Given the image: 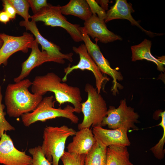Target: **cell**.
<instances>
[{
    "instance_id": "6da1fadb",
    "label": "cell",
    "mask_w": 165,
    "mask_h": 165,
    "mask_svg": "<svg viewBox=\"0 0 165 165\" xmlns=\"http://www.w3.org/2000/svg\"><path fill=\"white\" fill-rule=\"evenodd\" d=\"M57 75L53 72L36 76L32 82L31 90L33 94L42 96L48 92L54 93L59 105L70 103L73 105L75 112H81L82 98L80 89L70 86L64 82Z\"/></svg>"
},
{
    "instance_id": "7a4b0ae2",
    "label": "cell",
    "mask_w": 165,
    "mask_h": 165,
    "mask_svg": "<svg viewBox=\"0 0 165 165\" xmlns=\"http://www.w3.org/2000/svg\"><path fill=\"white\" fill-rule=\"evenodd\" d=\"M32 82L24 79L7 85L5 102L7 112L10 117L16 118L33 111L42 99L43 96L32 94L28 90Z\"/></svg>"
},
{
    "instance_id": "3957f363",
    "label": "cell",
    "mask_w": 165,
    "mask_h": 165,
    "mask_svg": "<svg viewBox=\"0 0 165 165\" xmlns=\"http://www.w3.org/2000/svg\"><path fill=\"white\" fill-rule=\"evenodd\" d=\"M76 131L66 125L60 127L46 126L43 133L42 151L52 165H59V160L65 151L66 140L74 136Z\"/></svg>"
},
{
    "instance_id": "277c9868",
    "label": "cell",
    "mask_w": 165,
    "mask_h": 165,
    "mask_svg": "<svg viewBox=\"0 0 165 165\" xmlns=\"http://www.w3.org/2000/svg\"><path fill=\"white\" fill-rule=\"evenodd\" d=\"M54 99L53 95L45 97L33 111L21 115L23 124L26 127H29L37 121L44 122L58 117L65 118L74 123H77L79 119L74 113V108L68 105L64 108H55V101Z\"/></svg>"
},
{
    "instance_id": "5b68a950",
    "label": "cell",
    "mask_w": 165,
    "mask_h": 165,
    "mask_svg": "<svg viewBox=\"0 0 165 165\" xmlns=\"http://www.w3.org/2000/svg\"><path fill=\"white\" fill-rule=\"evenodd\" d=\"M84 90L87 94V98L85 101L81 103L83 119L78 125L79 130L91 126H101L108 110L105 100L92 85L86 84Z\"/></svg>"
},
{
    "instance_id": "8992f818",
    "label": "cell",
    "mask_w": 165,
    "mask_h": 165,
    "mask_svg": "<svg viewBox=\"0 0 165 165\" xmlns=\"http://www.w3.org/2000/svg\"><path fill=\"white\" fill-rule=\"evenodd\" d=\"M60 7L48 4L38 13L31 16V18L35 22L42 21L46 26L61 27L67 31L74 41H82L81 27L69 22L61 13Z\"/></svg>"
},
{
    "instance_id": "52a82bcc",
    "label": "cell",
    "mask_w": 165,
    "mask_h": 165,
    "mask_svg": "<svg viewBox=\"0 0 165 165\" xmlns=\"http://www.w3.org/2000/svg\"><path fill=\"white\" fill-rule=\"evenodd\" d=\"M138 114L134 108L127 105L126 99L121 100L119 107L116 108L110 106L108 110L106 116L102 121L101 126H108L110 129H115L121 127L137 129L135 123L139 122Z\"/></svg>"
},
{
    "instance_id": "ba28073f",
    "label": "cell",
    "mask_w": 165,
    "mask_h": 165,
    "mask_svg": "<svg viewBox=\"0 0 165 165\" xmlns=\"http://www.w3.org/2000/svg\"><path fill=\"white\" fill-rule=\"evenodd\" d=\"M81 30L83 41L85 43L89 54L101 72L103 74L108 75L112 79V86L111 90L113 94L116 95V94L119 93L118 89H122L123 88V86L118 82V81L123 80L122 75L120 72L111 68L109 62L101 52L97 42L95 43L92 42L83 27H81Z\"/></svg>"
},
{
    "instance_id": "9c48e42d",
    "label": "cell",
    "mask_w": 165,
    "mask_h": 165,
    "mask_svg": "<svg viewBox=\"0 0 165 165\" xmlns=\"http://www.w3.org/2000/svg\"><path fill=\"white\" fill-rule=\"evenodd\" d=\"M73 51L79 54V61L76 65L70 66V64L64 69L65 74L61 79L63 82L67 80L68 75L75 70H85L91 71L93 74L95 79V84L97 91L99 94L101 91L104 82L109 80V79L103 75L98 67L89 54L86 47L84 44H82L79 47L73 46Z\"/></svg>"
},
{
    "instance_id": "30bf717a",
    "label": "cell",
    "mask_w": 165,
    "mask_h": 165,
    "mask_svg": "<svg viewBox=\"0 0 165 165\" xmlns=\"http://www.w3.org/2000/svg\"><path fill=\"white\" fill-rule=\"evenodd\" d=\"M0 38L3 41V44L0 48V66L2 64L6 65L9 58L17 52L27 53L35 40L33 34L27 32L17 36L1 33Z\"/></svg>"
},
{
    "instance_id": "8fae6325",
    "label": "cell",
    "mask_w": 165,
    "mask_h": 165,
    "mask_svg": "<svg viewBox=\"0 0 165 165\" xmlns=\"http://www.w3.org/2000/svg\"><path fill=\"white\" fill-rule=\"evenodd\" d=\"M0 163L4 165H32V157L16 148L5 132L0 140Z\"/></svg>"
},
{
    "instance_id": "7c38bea8",
    "label": "cell",
    "mask_w": 165,
    "mask_h": 165,
    "mask_svg": "<svg viewBox=\"0 0 165 165\" xmlns=\"http://www.w3.org/2000/svg\"><path fill=\"white\" fill-rule=\"evenodd\" d=\"M20 26L24 27L26 30L30 31L35 37V39L38 44H40L42 51L46 52L53 62L63 64L65 63L64 59L71 62L73 60V53H70L67 54L62 53L59 46L49 41L41 34L36 25V22L33 20L20 21L19 23Z\"/></svg>"
},
{
    "instance_id": "4fadbf2b",
    "label": "cell",
    "mask_w": 165,
    "mask_h": 165,
    "mask_svg": "<svg viewBox=\"0 0 165 165\" xmlns=\"http://www.w3.org/2000/svg\"><path fill=\"white\" fill-rule=\"evenodd\" d=\"M127 130L124 127L110 130L98 126L93 127L92 132L96 140L107 147L113 145L127 147L130 145Z\"/></svg>"
},
{
    "instance_id": "5bb4252c",
    "label": "cell",
    "mask_w": 165,
    "mask_h": 165,
    "mask_svg": "<svg viewBox=\"0 0 165 165\" xmlns=\"http://www.w3.org/2000/svg\"><path fill=\"white\" fill-rule=\"evenodd\" d=\"M83 27L87 34L102 43L122 40L120 36L108 30L104 20L99 18L96 15H92L85 21Z\"/></svg>"
},
{
    "instance_id": "9a60e30c",
    "label": "cell",
    "mask_w": 165,
    "mask_h": 165,
    "mask_svg": "<svg viewBox=\"0 0 165 165\" xmlns=\"http://www.w3.org/2000/svg\"><path fill=\"white\" fill-rule=\"evenodd\" d=\"M134 12L131 4L128 3L127 0H116L115 4L106 13V16L104 21L106 23L116 19H126L130 21L132 25L137 26L151 37L161 34L153 33L143 28L131 15V13Z\"/></svg>"
},
{
    "instance_id": "2e32d148",
    "label": "cell",
    "mask_w": 165,
    "mask_h": 165,
    "mask_svg": "<svg viewBox=\"0 0 165 165\" xmlns=\"http://www.w3.org/2000/svg\"><path fill=\"white\" fill-rule=\"evenodd\" d=\"M38 44L35 39L31 47V50L29 56L22 64V69L20 74L13 79L15 82L24 79L36 67L46 62H53L46 51L40 50Z\"/></svg>"
},
{
    "instance_id": "e0dca14e",
    "label": "cell",
    "mask_w": 165,
    "mask_h": 165,
    "mask_svg": "<svg viewBox=\"0 0 165 165\" xmlns=\"http://www.w3.org/2000/svg\"><path fill=\"white\" fill-rule=\"evenodd\" d=\"M96 141V140L90 128L80 129L76 132L72 141L68 145L67 151L85 155L91 150Z\"/></svg>"
},
{
    "instance_id": "ac0fdd59",
    "label": "cell",
    "mask_w": 165,
    "mask_h": 165,
    "mask_svg": "<svg viewBox=\"0 0 165 165\" xmlns=\"http://www.w3.org/2000/svg\"><path fill=\"white\" fill-rule=\"evenodd\" d=\"M151 41L145 39L140 44L131 46L132 61H135L145 59L152 61L156 65L159 71L164 72L165 56L158 57V59L155 58L151 53Z\"/></svg>"
},
{
    "instance_id": "d6986e66",
    "label": "cell",
    "mask_w": 165,
    "mask_h": 165,
    "mask_svg": "<svg viewBox=\"0 0 165 165\" xmlns=\"http://www.w3.org/2000/svg\"><path fill=\"white\" fill-rule=\"evenodd\" d=\"M62 14L72 15L84 20H88L92 15L86 0H71L66 5L61 6Z\"/></svg>"
},
{
    "instance_id": "ffe728a7",
    "label": "cell",
    "mask_w": 165,
    "mask_h": 165,
    "mask_svg": "<svg viewBox=\"0 0 165 165\" xmlns=\"http://www.w3.org/2000/svg\"><path fill=\"white\" fill-rule=\"evenodd\" d=\"M106 165H133L130 160L127 147L110 145L107 147Z\"/></svg>"
},
{
    "instance_id": "44dd1931",
    "label": "cell",
    "mask_w": 165,
    "mask_h": 165,
    "mask_svg": "<svg viewBox=\"0 0 165 165\" xmlns=\"http://www.w3.org/2000/svg\"><path fill=\"white\" fill-rule=\"evenodd\" d=\"M107 148L96 140L92 148L85 155L84 165H106Z\"/></svg>"
},
{
    "instance_id": "7402d4cb",
    "label": "cell",
    "mask_w": 165,
    "mask_h": 165,
    "mask_svg": "<svg viewBox=\"0 0 165 165\" xmlns=\"http://www.w3.org/2000/svg\"><path fill=\"white\" fill-rule=\"evenodd\" d=\"M160 116L162 118L161 122L158 125L160 126L163 129V134L159 142L150 149L154 156L157 159L161 160L164 156L165 150L163 146L165 142V112H161Z\"/></svg>"
},
{
    "instance_id": "603a6c76",
    "label": "cell",
    "mask_w": 165,
    "mask_h": 165,
    "mask_svg": "<svg viewBox=\"0 0 165 165\" xmlns=\"http://www.w3.org/2000/svg\"><path fill=\"white\" fill-rule=\"evenodd\" d=\"M15 8L17 14L22 16L25 21L31 18L29 13L30 7L28 0H8Z\"/></svg>"
},
{
    "instance_id": "cb8c5ba5",
    "label": "cell",
    "mask_w": 165,
    "mask_h": 165,
    "mask_svg": "<svg viewBox=\"0 0 165 165\" xmlns=\"http://www.w3.org/2000/svg\"><path fill=\"white\" fill-rule=\"evenodd\" d=\"M85 154L64 152L61 158L63 165H84Z\"/></svg>"
},
{
    "instance_id": "d4e9b609",
    "label": "cell",
    "mask_w": 165,
    "mask_h": 165,
    "mask_svg": "<svg viewBox=\"0 0 165 165\" xmlns=\"http://www.w3.org/2000/svg\"><path fill=\"white\" fill-rule=\"evenodd\" d=\"M28 152L32 156V165H51L43 154L41 146L30 148Z\"/></svg>"
},
{
    "instance_id": "484cf974",
    "label": "cell",
    "mask_w": 165,
    "mask_h": 165,
    "mask_svg": "<svg viewBox=\"0 0 165 165\" xmlns=\"http://www.w3.org/2000/svg\"><path fill=\"white\" fill-rule=\"evenodd\" d=\"M2 95L1 92V87L0 86V138L7 131L14 130V127L12 126L6 119L5 116L6 112H4L5 105L2 103Z\"/></svg>"
},
{
    "instance_id": "4316f807",
    "label": "cell",
    "mask_w": 165,
    "mask_h": 165,
    "mask_svg": "<svg viewBox=\"0 0 165 165\" xmlns=\"http://www.w3.org/2000/svg\"><path fill=\"white\" fill-rule=\"evenodd\" d=\"M92 15L97 14V16L100 19L104 20L106 16V13L99 4L94 0H86Z\"/></svg>"
},
{
    "instance_id": "83f0119b",
    "label": "cell",
    "mask_w": 165,
    "mask_h": 165,
    "mask_svg": "<svg viewBox=\"0 0 165 165\" xmlns=\"http://www.w3.org/2000/svg\"><path fill=\"white\" fill-rule=\"evenodd\" d=\"M34 14L39 12L48 5L46 0H28Z\"/></svg>"
},
{
    "instance_id": "f1b7e54d",
    "label": "cell",
    "mask_w": 165,
    "mask_h": 165,
    "mask_svg": "<svg viewBox=\"0 0 165 165\" xmlns=\"http://www.w3.org/2000/svg\"><path fill=\"white\" fill-rule=\"evenodd\" d=\"M2 2L3 10L8 13L10 19H15L17 13L14 7L8 0H3Z\"/></svg>"
},
{
    "instance_id": "f546056e",
    "label": "cell",
    "mask_w": 165,
    "mask_h": 165,
    "mask_svg": "<svg viewBox=\"0 0 165 165\" xmlns=\"http://www.w3.org/2000/svg\"><path fill=\"white\" fill-rule=\"evenodd\" d=\"M10 19V18L7 13L4 10L0 11V22L6 24Z\"/></svg>"
},
{
    "instance_id": "4dcf8cb0",
    "label": "cell",
    "mask_w": 165,
    "mask_h": 165,
    "mask_svg": "<svg viewBox=\"0 0 165 165\" xmlns=\"http://www.w3.org/2000/svg\"><path fill=\"white\" fill-rule=\"evenodd\" d=\"M96 2L100 5L101 8L105 11L108 9V3L110 2L108 0H100L95 1Z\"/></svg>"
},
{
    "instance_id": "1f68e13d",
    "label": "cell",
    "mask_w": 165,
    "mask_h": 165,
    "mask_svg": "<svg viewBox=\"0 0 165 165\" xmlns=\"http://www.w3.org/2000/svg\"><path fill=\"white\" fill-rule=\"evenodd\" d=\"M3 44V41L0 38V48L2 46Z\"/></svg>"
}]
</instances>
